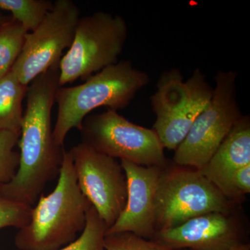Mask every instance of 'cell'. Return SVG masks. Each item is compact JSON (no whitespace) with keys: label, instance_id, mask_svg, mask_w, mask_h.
I'll return each instance as SVG.
<instances>
[{"label":"cell","instance_id":"4","mask_svg":"<svg viewBox=\"0 0 250 250\" xmlns=\"http://www.w3.org/2000/svg\"><path fill=\"white\" fill-rule=\"evenodd\" d=\"M156 86L150 98L156 116L152 129L164 148L175 150L209 104L213 88L200 68L195 69L187 81L179 69L166 70Z\"/></svg>","mask_w":250,"mask_h":250},{"label":"cell","instance_id":"13","mask_svg":"<svg viewBox=\"0 0 250 250\" xmlns=\"http://www.w3.org/2000/svg\"><path fill=\"white\" fill-rule=\"evenodd\" d=\"M250 164V118L242 115L211 159L200 171L230 200V182L233 173Z\"/></svg>","mask_w":250,"mask_h":250},{"label":"cell","instance_id":"9","mask_svg":"<svg viewBox=\"0 0 250 250\" xmlns=\"http://www.w3.org/2000/svg\"><path fill=\"white\" fill-rule=\"evenodd\" d=\"M80 18V9L71 0L54 1L39 27L26 34L22 52L11 68L21 83L28 86L60 62L64 49L72 45Z\"/></svg>","mask_w":250,"mask_h":250},{"label":"cell","instance_id":"10","mask_svg":"<svg viewBox=\"0 0 250 250\" xmlns=\"http://www.w3.org/2000/svg\"><path fill=\"white\" fill-rule=\"evenodd\" d=\"M69 151L81 191L111 228L127 198V182L121 164L82 143Z\"/></svg>","mask_w":250,"mask_h":250},{"label":"cell","instance_id":"14","mask_svg":"<svg viewBox=\"0 0 250 250\" xmlns=\"http://www.w3.org/2000/svg\"><path fill=\"white\" fill-rule=\"evenodd\" d=\"M27 88L11 70L0 79V131L21 134L22 101Z\"/></svg>","mask_w":250,"mask_h":250},{"label":"cell","instance_id":"20","mask_svg":"<svg viewBox=\"0 0 250 250\" xmlns=\"http://www.w3.org/2000/svg\"><path fill=\"white\" fill-rule=\"evenodd\" d=\"M104 247L105 250H174L130 232L106 234Z\"/></svg>","mask_w":250,"mask_h":250},{"label":"cell","instance_id":"7","mask_svg":"<svg viewBox=\"0 0 250 250\" xmlns=\"http://www.w3.org/2000/svg\"><path fill=\"white\" fill-rule=\"evenodd\" d=\"M237 77L233 70L217 72L211 100L174 150V164L200 170L211 159L242 116L237 102Z\"/></svg>","mask_w":250,"mask_h":250},{"label":"cell","instance_id":"23","mask_svg":"<svg viewBox=\"0 0 250 250\" xmlns=\"http://www.w3.org/2000/svg\"><path fill=\"white\" fill-rule=\"evenodd\" d=\"M12 17L11 16H3L2 14H0V27L4 24L5 23L9 21Z\"/></svg>","mask_w":250,"mask_h":250},{"label":"cell","instance_id":"17","mask_svg":"<svg viewBox=\"0 0 250 250\" xmlns=\"http://www.w3.org/2000/svg\"><path fill=\"white\" fill-rule=\"evenodd\" d=\"M108 227L90 205L87 211L86 225L80 237L58 250H105L104 241Z\"/></svg>","mask_w":250,"mask_h":250},{"label":"cell","instance_id":"12","mask_svg":"<svg viewBox=\"0 0 250 250\" xmlns=\"http://www.w3.org/2000/svg\"><path fill=\"white\" fill-rule=\"evenodd\" d=\"M121 164L127 182V198L124 210L106 235L130 232L152 240L156 233V193L164 167H146L125 160Z\"/></svg>","mask_w":250,"mask_h":250},{"label":"cell","instance_id":"18","mask_svg":"<svg viewBox=\"0 0 250 250\" xmlns=\"http://www.w3.org/2000/svg\"><path fill=\"white\" fill-rule=\"evenodd\" d=\"M20 136L12 131H0V187L11 182L17 172L20 154L14 148Z\"/></svg>","mask_w":250,"mask_h":250},{"label":"cell","instance_id":"6","mask_svg":"<svg viewBox=\"0 0 250 250\" xmlns=\"http://www.w3.org/2000/svg\"><path fill=\"white\" fill-rule=\"evenodd\" d=\"M127 35L126 21L119 15L99 11L80 18L72 45L59 62V86L87 80L119 62Z\"/></svg>","mask_w":250,"mask_h":250},{"label":"cell","instance_id":"21","mask_svg":"<svg viewBox=\"0 0 250 250\" xmlns=\"http://www.w3.org/2000/svg\"><path fill=\"white\" fill-rule=\"evenodd\" d=\"M250 192V164L243 166L233 173L230 182L229 198L235 203H241L243 197Z\"/></svg>","mask_w":250,"mask_h":250},{"label":"cell","instance_id":"22","mask_svg":"<svg viewBox=\"0 0 250 250\" xmlns=\"http://www.w3.org/2000/svg\"><path fill=\"white\" fill-rule=\"evenodd\" d=\"M228 250H250V244L249 243H242V244L238 245L231 248Z\"/></svg>","mask_w":250,"mask_h":250},{"label":"cell","instance_id":"15","mask_svg":"<svg viewBox=\"0 0 250 250\" xmlns=\"http://www.w3.org/2000/svg\"><path fill=\"white\" fill-rule=\"evenodd\" d=\"M53 7L48 0H0V10L9 11L27 33L35 30Z\"/></svg>","mask_w":250,"mask_h":250},{"label":"cell","instance_id":"5","mask_svg":"<svg viewBox=\"0 0 250 250\" xmlns=\"http://www.w3.org/2000/svg\"><path fill=\"white\" fill-rule=\"evenodd\" d=\"M236 205L200 170L168 164L156 193V233L207 213H233Z\"/></svg>","mask_w":250,"mask_h":250},{"label":"cell","instance_id":"2","mask_svg":"<svg viewBox=\"0 0 250 250\" xmlns=\"http://www.w3.org/2000/svg\"><path fill=\"white\" fill-rule=\"evenodd\" d=\"M91 205L81 191L70 151L65 149L58 183L33 207L30 221L15 236L18 250H58L84 229Z\"/></svg>","mask_w":250,"mask_h":250},{"label":"cell","instance_id":"3","mask_svg":"<svg viewBox=\"0 0 250 250\" xmlns=\"http://www.w3.org/2000/svg\"><path fill=\"white\" fill-rule=\"evenodd\" d=\"M150 82L147 72L136 68L130 61H121L105 67L75 86L59 87L55 102L58 114L53 129L54 142L63 147L70 130H80L93 110L124 109L140 90Z\"/></svg>","mask_w":250,"mask_h":250},{"label":"cell","instance_id":"11","mask_svg":"<svg viewBox=\"0 0 250 250\" xmlns=\"http://www.w3.org/2000/svg\"><path fill=\"white\" fill-rule=\"evenodd\" d=\"M232 213H207L179 226L157 231L152 241L174 250H228L248 243Z\"/></svg>","mask_w":250,"mask_h":250},{"label":"cell","instance_id":"1","mask_svg":"<svg viewBox=\"0 0 250 250\" xmlns=\"http://www.w3.org/2000/svg\"><path fill=\"white\" fill-rule=\"evenodd\" d=\"M59 63L41 74L28 85L27 108L23 114L19 166L14 178L0 187V192L33 206L50 181L59 176L63 153L53 138L51 113L59 88Z\"/></svg>","mask_w":250,"mask_h":250},{"label":"cell","instance_id":"8","mask_svg":"<svg viewBox=\"0 0 250 250\" xmlns=\"http://www.w3.org/2000/svg\"><path fill=\"white\" fill-rule=\"evenodd\" d=\"M80 131L82 143L115 159L146 167L169 164L154 130L131 123L114 110L86 117Z\"/></svg>","mask_w":250,"mask_h":250},{"label":"cell","instance_id":"19","mask_svg":"<svg viewBox=\"0 0 250 250\" xmlns=\"http://www.w3.org/2000/svg\"><path fill=\"white\" fill-rule=\"evenodd\" d=\"M32 206L16 201L0 192V229L5 228L21 229L30 221Z\"/></svg>","mask_w":250,"mask_h":250},{"label":"cell","instance_id":"16","mask_svg":"<svg viewBox=\"0 0 250 250\" xmlns=\"http://www.w3.org/2000/svg\"><path fill=\"white\" fill-rule=\"evenodd\" d=\"M27 34L13 18L0 27V79L11 71L22 52Z\"/></svg>","mask_w":250,"mask_h":250}]
</instances>
